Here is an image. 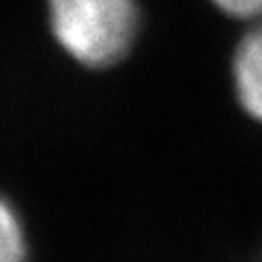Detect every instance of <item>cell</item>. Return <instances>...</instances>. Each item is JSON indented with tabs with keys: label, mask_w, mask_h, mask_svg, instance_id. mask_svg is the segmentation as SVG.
Instances as JSON below:
<instances>
[{
	"label": "cell",
	"mask_w": 262,
	"mask_h": 262,
	"mask_svg": "<svg viewBox=\"0 0 262 262\" xmlns=\"http://www.w3.org/2000/svg\"><path fill=\"white\" fill-rule=\"evenodd\" d=\"M48 11L56 41L83 67H114L135 43L137 0H48Z\"/></svg>",
	"instance_id": "cell-1"
},
{
	"label": "cell",
	"mask_w": 262,
	"mask_h": 262,
	"mask_svg": "<svg viewBox=\"0 0 262 262\" xmlns=\"http://www.w3.org/2000/svg\"><path fill=\"white\" fill-rule=\"evenodd\" d=\"M0 262H29V242L15 205L0 194Z\"/></svg>",
	"instance_id": "cell-3"
},
{
	"label": "cell",
	"mask_w": 262,
	"mask_h": 262,
	"mask_svg": "<svg viewBox=\"0 0 262 262\" xmlns=\"http://www.w3.org/2000/svg\"><path fill=\"white\" fill-rule=\"evenodd\" d=\"M233 19H262V0H211Z\"/></svg>",
	"instance_id": "cell-4"
},
{
	"label": "cell",
	"mask_w": 262,
	"mask_h": 262,
	"mask_svg": "<svg viewBox=\"0 0 262 262\" xmlns=\"http://www.w3.org/2000/svg\"><path fill=\"white\" fill-rule=\"evenodd\" d=\"M231 73L242 110L262 124V23L237 43Z\"/></svg>",
	"instance_id": "cell-2"
}]
</instances>
